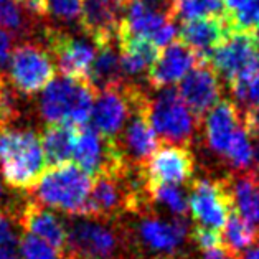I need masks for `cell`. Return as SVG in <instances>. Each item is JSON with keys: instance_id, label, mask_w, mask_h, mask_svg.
Returning a JSON list of instances; mask_svg holds the SVG:
<instances>
[{"instance_id": "6da1fadb", "label": "cell", "mask_w": 259, "mask_h": 259, "mask_svg": "<svg viewBox=\"0 0 259 259\" xmlns=\"http://www.w3.org/2000/svg\"><path fill=\"white\" fill-rule=\"evenodd\" d=\"M40 137L31 129L0 127V170L15 190H30L45 172Z\"/></svg>"}, {"instance_id": "7a4b0ae2", "label": "cell", "mask_w": 259, "mask_h": 259, "mask_svg": "<svg viewBox=\"0 0 259 259\" xmlns=\"http://www.w3.org/2000/svg\"><path fill=\"white\" fill-rule=\"evenodd\" d=\"M91 185V177L78 165L65 163L52 167L43 172L30 188L31 201L45 208H55L63 213L86 218Z\"/></svg>"}, {"instance_id": "3957f363", "label": "cell", "mask_w": 259, "mask_h": 259, "mask_svg": "<svg viewBox=\"0 0 259 259\" xmlns=\"http://www.w3.org/2000/svg\"><path fill=\"white\" fill-rule=\"evenodd\" d=\"M94 91L86 81L73 78H53L43 90L38 111L50 125L68 124L73 127L84 125L91 117Z\"/></svg>"}, {"instance_id": "277c9868", "label": "cell", "mask_w": 259, "mask_h": 259, "mask_svg": "<svg viewBox=\"0 0 259 259\" xmlns=\"http://www.w3.org/2000/svg\"><path fill=\"white\" fill-rule=\"evenodd\" d=\"M145 116L155 136L168 145L187 147L197 131V117L180 99L179 93L170 88L159 90L152 98L147 96Z\"/></svg>"}, {"instance_id": "5b68a950", "label": "cell", "mask_w": 259, "mask_h": 259, "mask_svg": "<svg viewBox=\"0 0 259 259\" xmlns=\"http://www.w3.org/2000/svg\"><path fill=\"white\" fill-rule=\"evenodd\" d=\"M145 96L147 94L141 88L131 83L98 93L90 117L91 129L103 139L116 141L132 112L145 99Z\"/></svg>"}, {"instance_id": "8992f818", "label": "cell", "mask_w": 259, "mask_h": 259, "mask_svg": "<svg viewBox=\"0 0 259 259\" xmlns=\"http://www.w3.org/2000/svg\"><path fill=\"white\" fill-rule=\"evenodd\" d=\"M55 76V63L48 50L36 41H23L10 53L7 78L22 96H33Z\"/></svg>"}, {"instance_id": "52a82bcc", "label": "cell", "mask_w": 259, "mask_h": 259, "mask_svg": "<svg viewBox=\"0 0 259 259\" xmlns=\"http://www.w3.org/2000/svg\"><path fill=\"white\" fill-rule=\"evenodd\" d=\"M66 248L81 259H114L122 248V236L99 220H74L66 231Z\"/></svg>"}, {"instance_id": "ba28073f", "label": "cell", "mask_w": 259, "mask_h": 259, "mask_svg": "<svg viewBox=\"0 0 259 259\" xmlns=\"http://www.w3.org/2000/svg\"><path fill=\"white\" fill-rule=\"evenodd\" d=\"M45 38L53 63L58 65L63 76L88 81V74L96 58L99 47L90 36H73L58 28H47Z\"/></svg>"}, {"instance_id": "9c48e42d", "label": "cell", "mask_w": 259, "mask_h": 259, "mask_svg": "<svg viewBox=\"0 0 259 259\" xmlns=\"http://www.w3.org/2000/svg\"><path fill=\"white\" fill-rule=\"evenodd\" d=\"M208 61H211L218 78L231 84L259 68V43L252 38L251 31H231Z\"/></svg>"}, {"instance_id": "30bf717a", "label": "cell", "mask_w": 259, "mask_h": 259, "mask_svg": "<svg viewBox=\"0 0 259 259\" xmlns=\"http://www.w3.org/2000/svg\"><path fill=\"white\" fill-rule=\"evenodd\" d=\"M188 206L200 226L214 231L221 230L233 213L228 180H195L190 188Z\"/></svg>"}, {"instance_id": "8fae6325", "label": "cell", "mask_w": 259, "mask_h": 259, "mask_svg": "<svg viewBox=\"0 0 259 259\" xmlns=\"http://www.w3.org/2000/svg\"><path fill=\"white\" fill-rule=\"evenodd\" d=\"M147 96L132 112L122 132L114 141L122 162L127 167H144L147 160L159 149V137L155 136L152 125L145 116Z\"/></svg>"}, {"instance_id": "7c38bea8", "label": "cell", "mask_w": 259, "mask_h": 259, "mask_svg": "<svg viewBox=\"0 0 259 259\" xmlns=\"http://www.w3.org/2000/svg\"><path fill=\"white\" fill-rule=\"evenodd\" d=\"M73 159L76 160L78 167L90 177H98L101 174H114L127 167L119 155L114 141L103 139L91 127L78 132Z\"/></svg>"}, {"instance_id": "4fadbf2b", "label": "cell", "mask_w": 259, "mask_h": 259, "mask_svg": "<svg viewBox=\"0 0 259 259\" xmlns=\"http://www.w3.org/2000/svg\"><path fill=\"white\" fill-rule=\"evenodd\" d=\"M136 231L139 244L144 249L154 254L172 256L185 243L190 226L183 217H175L168 221L157 217H142Z\"/></svg>"}, {"instance_id": "5bb4252c", "label": "cell", "mask_w": 259, "mask_h": 259, "mask_svg": "<svg viewBox=\"0 0 259 259\" xmlns=\"http://www.w3.org/2000/svg\"><path fill=\"white\" fill-rule=\"evenodd\" d=\"M220 94V78L208 61H200L182 79L179 88L180 99L197 119L206 116V112L218 103Z\"/></svg>"}, {"instance_id": "9a60e30c", "label": "cell", "mask_w": 259, "mask_h": 259, "mask_svg": "<svg viewBox=\"0 0 259 259\" xmlns=\"http://www.w3.org/2000/svg\"><path fill=\"white\" fill-rule=\"evenodd\" d=\"M193 155L182 145H167L144 165L149 185H180L193 177Z\"/></svg>"}, {"instance_id": "2e32d148", "label": "cell", "mask_w": 259, "mask_h": 259, "mask_svg": "<svg viewBox=\"0 0 259 259\" xmlns=\"http://www.w3.org/2000/svg\"><path fill=\"white\" fill-rule=\"evenodd\" d=\"M200 63L198 56L182 41H174L157 56L154 65L147 71V81L152 90H165V88L179 83Z\"/></svg>"}, {"instance_id": "e0dca14e", "label": "cell", "mask_w": 259, "mask_h": 259, "mask_svg": "<svg viewBox=\"0 0 259 259\" xmlns=\"http://www.w3.org/2000/svg\"><path fill=\"white\" fill-rule=\"evenodd\" d=\"M14 214L18 225L27 231V235L38 238L60 251L66 248L68 235L65 225L48 208L28 200L22 206H18Z\"/></svg>"}, {"instance_id": "ac0fdd59", "label": "cell", "mask_w": 259, "mask_h": 259, "mask_svg": "<svg viewBox=\"0 0 259 259\" xmlns=\"http://www.w3.org/2000/svg\"><path fill=\"white\" fill-rule=\"evenodd\" d=\"M231 33L225 17L201 18L183 22L180 28V41L198 56L200 61H208L211 53Z\"/></svg>"}, {"instance_id": "d6986e66", "label": "cell", "mask_w": 259, "mask_h": 259, "mask_svg": "<svg viewBox=\"0 0 259 259\" xmlns=\"http://www.w3.org/2000/svg\"><path fill=\"white\" fill-rule=\"evenodd\" d=\"M239 125H241L239 107L228 99L217 103L205 117V139L208 147L214 154L223 155Z\"/></svg>"}, {"instance_id": "ffe728a7", "label": "cell", "mask_w": 259, "mask_h": 259, "mask_svg": "<svg viewBox=\"0 0 259 259\" xmlns=\"http://www.w3.org/2000/svg\"><path fill=\"white\" fill-rule=\"evenodd\" d=\"M114 43H107V45L99 47L96 53V58H94L86 81L93 88L94 93H101L104 90H109V88H116L125 83L121 66V55L116 50Z\"/></svg>"}, {"instance_id": "44dd1931", "label": "cell", "mask_w": 259, "mask_h": 259, "mask_svg": "<svg viewBox=\"0 0 259 259\" xmlns=\"http://www.w3.org/2000/svg\"><path fill=\"white\" fill-rule=\"evenodd\" d=\"M233 210L254 228L259 226V185L249 172L228 179Z\"/></svg>"}, {"instance_id": "7402d4cb", "label": "cell", "mask_w": 259, "mask_h": 259, "mask_svg": "<svg viewBox=\"0 0 259 259\" xmlns=\"http://www.w3.org/2000/svg\"><path fill=\"white\" fill-rule=\"evenodd\" d=\"M76 127L68 124L48 125L41 136V149L45 162L52 167L65 165L73 159L74 144H76Z\"/></svg>"}, {"instance_id": "603a6c76", "label": "cell", "mask_w": 259, "mask_h": 259, "mask_svg": "<svg viewBox=\"0 0 259 259\" xmlns=\"http://www.w3.org/2000/svg\"><path fill=\"white\" fill-rule=\"evenodd\" d=\"M119 55L124 76H139L147 73L157 60V47L147 38L119 40Z\"/></svg>"}, {"instance_id": "cb8c5ba5", "label": "cell", "mask_w": 259, "mask_h": 259, "mask_svg": "<svg viewBox=\"0 0 259 259\" xmlns=\"http://www.w3.org/2000/svg\"><path fill=\"white\" fill-rule=\"evenodd\" d=\"M256 241H259V230L244 221L239 214L231 213L223 226V238L221 243L231 254L239 257V254L251 248Z\"/></svg>"}, {"instance_id": "d4e9b609", "label": "cell", "mask_w": 259, "mask_h": 259, "mask_svg": "<svg viewBox=\"0 0 259 259\" xmlns=\"http://www.w3.org/2000/svg\"><path fill=\"white\" fill-rule=\"evenodd\" d=\"M223 0H172L170 15L183 22L201 18H221L226 14Z\"/></svg>"}, {"instance_id": "484cf974", "label": "cell", "mask_w": 259, "mask_h": 259, "mask_svg": "<svg viewBox=\"0 0 259 259\" xmlns=\"http://www.w3.org/2000/svg\"><path fill=\"white\" fill-rule=\"evenodd\" d=\"M223 157L228 162V165L239 174L246 172L252 165V162H254V149H252L249 134L246 132L243 125H239L235 134H233Z\"/></svg>"}, {"instance_id": "4316f807", "label": "cell", "mask_w": 259, "mask_h": 259, "mask_svg": "<svg viewBox=\"0 0 259 259\" xmlns=\"http://www.w3.org/2000/svg\"><path fill=\"white\" fill-rule=\"evenodd\" d=\"M31 14L18 0H0V28L10 36H23L30 31Z\"/></svg>"}, {"instance_id": "83f0119b", "label": "cell", "mask_w": 259, "mask_h": 259, "mask_svg": "<svg viewBox=\"0 0 259 259\" xmlns=\"http://www.w3.org/2000/svg\"><path fill=\"white\" fill-rule=\"evenodd\" d=\"M150 203H159L175 217H185L188 200L179 187L175 185H149Z\"/></svg>"}, {"instance_id": "f1b7e54d", "label": "cell", "mask_w": 259, "mask_h": 259, "mask_svg": "<svg viewBox=\"0 0 259 259\" xmlns=\"http://www.w3.org/2000/svg\"><path fill=\"white\" fill-rule=\"evenodd\" d=\"M20 117V94L10 84L7 74L0 73V127H10Z\"/></svg>"}, {"instance_id": "f546056e", "label": "cell", "mask_w": 259, "mask_h": 259, "mask_svg": "<svg viewBox=\"0 0 259 259\" xmlns=\"http://www.w3.org/2000/svg\"><path fill=\"white\" fill-rule=\"evenodd\" d=\"M43 15L53 17L61 23H79L83 15V0H45Z\"/></svg>"}, {"instance_id": "4dcf8cb0", "label": "cell", "mask_w": 259, "mask_h": 259, "mask_svg": "<svg viewBox=\"0 0 259 259\" xmlns=\"http://www.w3.org/2000/svg\"><path fill=\"white\" fill-rule=\"evenodd\" d=\"M230 90L241 104L256 106L259 104V68L252 69L251 73L244 74L243 78L236 79L230 84Z\"/></svg>"}, {"instance_id": "1f68e13d", "label": "cell", "mask_w": 259, "mask_h": 259, "mask_svg": "<svg viewBox=\"0 0 259 259\" xmlns=\"http://www.w3.org/2000/svg\"><path fill=\"white\" fill-rule=\"evenodd\" d=\"M18 249L22 259H61L60 249L31 235H23L18 239Z\"/></svg>"}, {"instance_id": "d6a6232c", "label": "cell", "mask_w": 259, "mask_h": 259, "mask_svg": "<svg viewBox=\"0 0 259 259\" xmlns=\"http://www.w3.org/2000/svg\"><path fill=\"white\" fill-rule=\"evenodd\" d=\"M18 223L15 214L10 210L0 208V248L2 249H14L18 244V231L15 225Z\"/></svg>"}, {"instance_id": "836d02e7", "label": "cell", "mask_w": 259, "mask_h": 259, "mask_svg": "<svg viewBox=\"0 0 259 259\" xmlns=\"http://www.w3.org/2000/svg\"><path fill=\"white\" fill-rule=\"evenodd\" d=\"M192 239L195 241V244L198 246L201 251L217 248V246L221 244V236L218 231L210 230V228H203V226H197L192 233Z\"/></svg>"}, {"instance_id": "e575fe53", "label": "cell", "mask_w": 259, "mask_h": 259, "mask_svg": "<svg viewBox=\"0 0 259 259\" xmlns=\"http://www.w3.org/2000/svg\"><path fill=\"white\" fill-rule=\"evenodd\" d=\"M243 127L251 137H259V104L248 107L243 117Z\"/></svg>"}, {"instance_id": "d590c367", "label": "cell", "mask_w": 259, "mask_h": 259, "mask_svg": "<svg viewBox=\"0 0 259 259\" xmlns=\"http://www.w3.org/2000/svg\"><path fill=\"white\" fill-rule=\"evenodd\" d=\"M201 259H239L238 256L231 254V252L225 248V246H217V248L203 251V257Z\"/></svg>"}, {"instance_id": "8d00e7d4", "label": "cell", "mask_w": 259, "mask_h": 259, "mask_svg": "<svg viewBox=\"0 0 259 259\" xmlns=\"http://www.w3.org/2000/svg\"><path fill=\"white\" fill-rule=\"evenodd\" d=\"M43 2L45 0H23L22 5L31 15H43Z\"/></svg>"}, {"instance_id": "74e56055", "label": "cell", "mask_w": 259, "mask_h": 259, "mask_svg": "<svg viewBox=\"0 0 259 259\" xmlns=\"http://www.w3.org/2000/svg\"><path fill=\"white\" fill-rule=\"evenodd\" d=\"M243 259H259V243H257V246H254V248H251L248 252H246Z\"/></svg>"}, {"instance_id": "f35d334b", "label": "cell", "mask_w": 259, "mask_h": 259, "mask_svg": "<svg viewBox=\"0 0 259 259\" xmlns=\"http://www.w3.org/2000/svg\"><path fill=\"white\" fill-rule=\"evenodd\" d=\"M0 259H18L14 254V249H2L0 248Z\"/></svg>"}, {"instance_id": "ab89813d", "label": "cell", "mask_w": 259, "mask_h": 259, "mask_svg": "<svg viewBox=\"0 0 259 259\" xmlns=\"http://www.w3.org/2000/svg\"><path fill=\"white\" fill-rule=\"evenodd\" d=\"M254 144H252V149H254V160L259 163V137H256L254 139Z\"/></svg>"}, {"instance_id": "60d3db41", "label": "cell", "mask_w": 259, "mask_h": 259, "mask_svg": "<svg viewBox=\"0 0 259 259\" xmlns=\"http://www.w3.org/2000/svg\"><path fill=\"white\" fill-rule=\"evenodd\" d=\"M249 174H251V177H252V179H254V182H256L257 185H259V163H257V165H256L254 168L251 170Z\"/></svg>"}, {"instance_id": "b9f144b4", "label": "cell", "mask_w": 259, "mask_h": 259, "mask_svg": "<svg viewBox=\"0 0 259 259\" xmlns=\"http://www.w3.org/2000/svg\"><path fill=\"white\" fill-rule=\"evenodd\" d=\"M251 35H252V38H254L259 43V23L254 27V31H251Z\"/></svg>"}, {"instance_id": "7bdbcfd3", "label": "cell", "mask_w": 259, "mask_h": 259, "mask_svg": "<svg viewBox=\"0 0 259 259\" xmlns=\"http://www.w3.org/2000/svg\"><path fill=\"white\" fill-rule=\"evenodd\" d=\"M125 2H127V0H125Z\"/></svg>"}]
</instances>
